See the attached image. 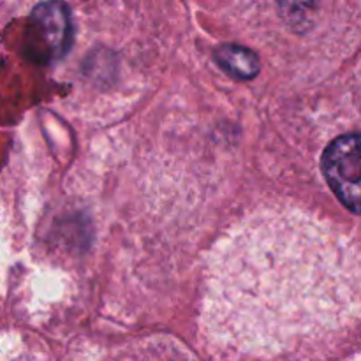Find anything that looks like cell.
Here are the masks:
<instances>
[{
    "label": "cell",
    "mask_w": 361,
    "mask_h": 361,
    "mask_svg": "<svg viewBox=\"0 0 361 361\" xmlns=\"http://www.w3.org/2000/svg\"><path fill=\"white\" fill-rule=\"evenodd\" d=\"M349 286L344 249L323 222L298 212H263L214 250L208 323L236 344H281L334 319Z\"/></svg>",
    "instance_id": "6da1fadb"
},
{
    "label": "cell",
    "mask_w": 361,
    "mask_h": 361,
    "mask_svg": "<svg viewBox=\"0 0 361 361\" xmlns=\"http://www.w3.org/2000/svg\"><path fill=\"white\" fill-rule=\"evenodd\" d=\"M321 164L328 185L341 203L361 214V133L344 134L331 141Z\"/></svg>",
    "instance_id": "7a4b0ae2"
},
{
    "label": "cell",
    "mask_w": 361,
    "mask_h": 361,
    "mask_svg": "<svg viewBox=\"0 0 361 361\" xmlns=\"http://www.w3.org/2000/svg\"><path fill=\"white\" fill-rule=\"evenodd\" d=\"M35 49L42 59L53 60L62 56L71 44L69 9L62 0H48L32 11Z\"/></svg>",
    "instance_id": "3957f363"
},
{
    "label": "cell",
    "mask_w": 361,
    "mask_h": 361,
    "mask_svg": "<svg viewBox=\"0 0 361 361\" xmlns=\"http://www.w3.org/2000/svg\"><path fill=\"white\" fill-rule=\"evenodd\" d=\"M215 59L229 74L240 78V80H252L259 73V59L256 56V53L243 46H219L215 51Z\"/></svg>",
    "instance_id": "277c9868"
},
{
    "label": "cell",
    "mask_w": 361,
    "mask_h": 361,
    "mask_svg": "<svg viewBox=\"0 0 361 361\" xmlns=\"http://www.w3.org/2000/svg\"><path fill=\"white\" fill-rule=\"evenodd\" d=\"M316 4L317 0H279V9H281V16L298 30V25H302V21L309 23Z\"/></svg>",
    "instance_id": "5b68a950"
}]
</instances>
